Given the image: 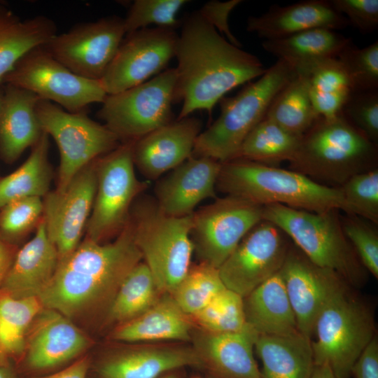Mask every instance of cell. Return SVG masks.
<instances>
[{"label":"cell","mask_w":378,"mask_h":378,"mask_svg":"<svg viewBox=\"0 0 378 378\" xmlns=\"http://www.w3.org/2000/svg\"><path fill=\"white\" fill-rule=\"evenodd\" d=\"M15 253L14 245L0 237V286L13 261Z\"/></svg>","instance_id":"obj_50"},{"label":"cell","mask_w":378,"mask_h":378,"mask_svg":"<svg viewBox=\"0 0 378 378\" xmlns=\"http://www.w3.org/2000/svg\"><path fill=\"white\" fill-rule=\"evenodd\" d=\"M342 115L370 141H378V90L354 91L342 109Z\"/></svg>","instance_id":"obj_45"},{"label":"cell","mask_w":378,"mask_h":378,"mask_svg":"<svg viewBox=\"0 0 378 378\" xmlns=\"http://www.w3.org/2000/svg\"><path fill=\"white\" fill-rule=\"evenodd\" d=\"M43 214L41 197H27L12 201L0 209V237L13 243L36 228Z\"/></svg>","instance_id":"obj_42"},{"label":"cell","mask_w":378,"mask_h":378,"mask_svg":"<svg viewBox=\"0 0 378 378\" xmlns=\"http://www.w3.org/2000/svg\"><path fill=\"white\" fill-rule=\"evenodd\" d=\"M88 369V360L83 358L59 372L40 378H85Z\"/></svg>","instance_id":"obj_49"},{"label":"cell","mask_w":378,"mask_h":378,"mask_svg":"<svg viewBox=\"0 0 378 378\" xmlns=\"http://www.w3.org/2000/svg\"><path fill=\"white\" fill-rule=\"evenodd\" d=\"M195 378H200V377H195Z\"/></svg>","instance_id":"obj_55"},{"label":"cell","mask_w":378,"mask_h":378,"mask_svg":"<svg viewBox=\"0 0 378 378\" xmlns=\"http://www.w3.org/2000/svg\"><path fill=\"white\" fill-rule=\"evenodd\" d=\"M193 317L203 330L214 332H235L248 327L244 298L226 288Z\"/></svg>","instance_id":"obj_39"},{"label":"cell","mask_w":378,"mask_h":378,"mask_svg":"<svg viewBox=\"0 0 378 378\" xmlns=\"http://www.w3.org/2000/svg\"><path fill=\"white\" fill-rule=\"evenodd\" d=\"M221 164L212 158L191 155L155 186L160 209L169 216H186L204 200L216 198Z\"/></svg>","instance_id":"obj_19"},{"label":"cell","mask_w":378,"mask_h":378,"mask_svg":"<svg viewBox=\"0 0 378 378\" xmlns=\"http://www.w3.org/2000/svg\"><path fill=\"white\" fill-rule=\"evenodd\" d=\"M341 188L346 213L378 223V170L376 168L351 176Z\"/></svg>","instance_id":"obj_40"},{"label":"cell","mask_w":378,"mask_h":378,"mask_svg":"<svg viewBox=\"0 0 378 378\" xmlns=\"http://www.w3.org/2000/svg\"><path fill=\"white\" fill-rule=\"evenodd\" d=\"M59 263L42 218L34 236L16 252L0 289L15 298L36 296L52 279Z\"/></svg>","instance_id":"obj_24"},{"label":"cell","mask_w":378,"mask_h":378,"mask_svg":"<svg viewBox=\"0 0 378 378\" xmlns=\"http://www.w3.org/2000/svg\"><path fill=\"white\" fill-rule=\"evenodd\" d=\"M1 178V177H0Z\"/></svg>","instance_id":"obj_56"},{"label":"cell","mask_w":378,"mask_h":378,"mask_svg":"<svg viewBox=\"0 0 378 378\" xmlns=\"http://www.w3.org/2000/svg\"><path fill=\"white\" fill-rule=\"evenodd\" d=\"M288 251L284 233L262 220L219 267L221 280L226 288L245 298L280 271Z\"/></svg>","instance_id":"obj_16"},{"label":"cell","mask_w":378,"mask_h":378,"mask_svg":"<svg viewBox=\"0 0 378 378\" xmlns=\"http://www.w3.org/2000/svg\"><path fill=\"white\" fill-rule=\"evenodd\" d=\"M0 112V158L7 164L15 162L32 148L43 134L36 106L40 98L34 93L10 84H4Z\"/></svg>","instance_id":"obj_25"},{"label":"cell","mask_w":378,"mask_h":378,"mask_svg":"<svg viewBox=\"0 0 378 378\" xmlns=\"http://www.w3.org/2000/svg\"><path fill=\"white\" fill-rule=\"evenodd\" d=\"M141 260L128 221L111 242L99 243L85 237L59 262L38 298L44 308L69 318L109 307L124 279Z\"/></svg>","instance_id":"obj_2"},{"label":"cell","mask_w":378,"mask_h":378,"mask_svg":"<svg viewBox=\"0 0 378 378\" xmlns=\"http://www.w3.org/2000/svg\"><path fill=\"white\" fill-rule=\"evenodd\" d=\"M10 84L36 94L70 113H83L107 96L100 80L81 77L64 66L41 46L23 55L5 76Z\"/></svg>","instance_id":"obj_12"},{"label":"cell","mask_w":378,"mask_h":378,"mask_svg":"<svg viewBox=\"0 0 378 378\" xmlns=\"http://www.w3.org/2000/svg\"><path fill=\"white\" fill-rule=\"evenodd\" d=\"M263 206L226 195L192 214L190 237L201 260L218 269L245 235L263 220Z\"/></svg>","instance_id":"obj_13"},{"label":"cell","mask_w":378,"mask_h":378,"mask_svg":"<svg viewBox=\"0 0 378 378\" xmlns=\"http://www.w3.org/2000/svg\"><path fill=\"white\" fill-rule=\"evenodd\" d=\"M309 378H337V377L329 366L314 365Z\"/></svg>","instance_id":"obj_51"},{"label":"cell","mask_w":378,"mask_h":378,"mask_svg":"<svg viewBox=\"0 0 378 378\" xmlns=\"http://www.w3.org/2000/svg\"><path fill=\"white\" fill-rule=\"evenodd\" d=\"M346 289L337 293L320 312L311 340L314 365L329 366L337 378L350 377L356 360L375 336L370 309Z\"/></svg>","instance_id":"obj_8"},{"label":"cell","mask_w":378,"mask_h":378,"mask_svg":"<svg viewBox=\"0 0 378 378\" xmlns=\"http://www.w3.org/2000/svg\"><path fill=\"white\" fill-rule=\"evenodd\" d=\"M298 330L311 340L315 321L346 282L332 270L316 265L301 251L288 250L279 271Z\"/></svg>","instance_id":"obj_18"},{"label":"cell","mask_w":378,"mask_h":378,"mask_svg":"<svg viewBox=\"0 0 378 378\" xmlns=\"http://www.w3.org/2000/svg\"><path fill=\"white\" fill-rule=\"evenodd\" d=\"M49 146V136L43 132L27 160L13 173L0 178V209L19 199L43 198L50 192L53 174Z\"/></svg>","instance_id":"obj_32"},{"label":"cell","mask_w":378,"mask_h":378,"mask_svg":"<svg viewBox=\"0 0 378 378\" xmlns=\"http://www.w3.org/2000/svg\"><path fill=\"white\" fill-rule=\"evenodd\" d=\"M0 378H13L12 374L5 367V365L0 364Z\"/></svg>","instance_id":"obj_52"},{"label":"cell","mask_w":378,"mask_h":378,"mask_svg":"<svg viewBox=\"0 0 378 378\" xmlns=\"http://www.w3.org/2000/svg\"><path fill=\"white\" fill-rule=\"evenodd\" d=\"M178 34L165 27L144 28L125 34L99 80L108 94L141 84L175 57Z\"/></svg>","instance_id":"obj_15"},{"label":"cell","mask_w":378,"mask_h":378,"mask_svg":"<svg viewBox=\"0 0 378 378\" xmlns=\"http://www.w3.org/2000/svg\"><path fill=\"white\" fill-rule=\"evenodd\" d=\"M347 239L360 262L375 278H378V234L369 221L354 215L342 220Z\"/></svg>","instance_id":"obj_44"},{"label":"cell","mask_w":378,"mask_h":378,"mask_svg":"<svg viewBox=\"0 0 378 378\" xmlns=\"http://www.w3.org/2000/svg\"><path fill=\"white\" fill-rule=\"evenodd\" d=\"M350 41L335 30L316 28L281 38L264 40L262 46L297 74L306 76L320 63L337 58Z\"/></svg>","instance_id":"obj_26"},{"label":"cell","mask_w":378,"mask_h":378,"mask_svg":"<svg viewBox=\"0 0 378 378\" xmlns=\"http://www.w3.org/2000/svg\"><path fill=\"white\" fill-rule=\"evenodd\" d=\"M158 378H178V377L172 372H167Z\"/></svg>","instance_id":"obj_54"},{"label":"cell","mask_w":378,"mask_h":378,"mask_svg":"<svg viewBox=\"0 0 378 378\" xmlns=\"http://www.w3.org/2000/svg\"><path fill=\"white\" fill-rule=\"evenodd\" d=\"M216 189L261 206L282 204L312 212L346 211L340 187L321 183L293 170L235 158L221 162Z\"/></svg>","instance_id":"obj_3"},{"label":"cell","mask_w":378,"mask_h":378,"mask_svg":"<svg viewBox=\"0 0 378 378\" xmlns=\"http://www.w3.org/2000/svg\"><path fill=\"white\" fill-rule=\"evenodd\" d=\"M349 25L347 18L334 8L330 1L306 0L286 6L274 5L261 15L251 16L246 29L265 40H272L312 29L336 31Z\"/></svg>","instance_id":"obj_23"},{"label":"cell","mask_w":378,"mask_h":378,"mask_svg":"<svg viewBox=\"0 0 378 378\" xmlns=\"http://www.w3.org/2000/svg\"><path fill=\"white\" fill-rule=\"evenodd\" d=\"M244 305L246 324L258 335H283L299 332L279 272L244 298Z\"/></svg>","instance_id":"obj_28"},{"label":"cell","mask_w":378,"mask_h":378,"mask_svg":"<svg viewBox=\"0 0 378 378\" xmlns=\"http://www.w3.org/2000/svg\"><path fill=\"white\" fill-rule=\"evenodd\" d=\"M175 57V102H182L177 120L197 110L210 115L227 92L267 70L258 57L227 41L199 11L184 20Z\"/></svg>","instance_id":"obj_1"},{"label":"cell","mask_w":378,"mask_h":378,"mask_svg":"<svg viewBox=\"0 0 378 378\" xmlns=\"http://www.w3.org/2000/svg\"><path fill=\"white\" fill-rule=\"evenodd\" d=\"M97 187L96 160L85 167L61 192H49L43 198V218L59 262L81 242L89 220Z\"/></svg>","instance_id":"obj_17"},{"label":"cell","mask_w":378,"mask_h":378,"mask_svg":"<svg viewBox=\"0 0 378 378\" xmlns=\"http://www.w3.org/2000/svg\"><path fill=\"white\" fill-rule=\"evenodd\" d=\"M188 1L136 0L124 18L126 34L147 28L149 24L175 29L179 25L176 14Z\"/></svg>","instance_id":"obj_43"},{"label":"cell","mask_w":378,"mask_h":378,"mask_svg":"<svg viewBox=\"0 0 378 378\" xmlns=\"http://www.w3.org/2000/svg\"><path fill=\"white\" fill-rule=\"evenodd\" d=\"M201 125L200 120L188 116L172 121L133 142L134 166L151 180L174 169L192 155Z\"/></svg>","instance_id":"obj_20"},{"label":"cell","mask_w":378,"mask_h":378,"mask_svg":"<svg viewBox=\"0 0 378 378\" xmlns=\"http://www.w3.org/2000/svg\"><path fill=\"white\" fill-rule=\"evenodd\" d=\"M34 323L25 345L27 363L32 369L60 365L78 356L89 345L83 332L57 311L43 307Z\"/></svg>","instance_id":"obj_21"},{"label":"cell","mask_w":378,"mask_h":378,"mask_svg":"<svg viewBox=\"0 0 378 378\" xmlns=\"http://www.w3.org/2000/svg\"><path fill=\"white\" fill-rule=\"evenodd\" d=\"M241 2L240 0H232L225 2L211 1L206 3L198 10L216 30L218 29L220 31L222 36L223 34L225 35L228 41L238 47H241V45L230 31L228 17L234 8Z\"/></svg>","instance_id":"obj_47"},{"label":"cell","mask_w":378,"mask_h":378,"mask_svg":"<svg viewBox=\"0 0 378 378\" xmlns=\"http://www.w3.org/2000/svg\"><path fill=\"white\" fill-rule=\"evenodd\" d=\"M163 294L144 314L120 326L113 337L127 342L190 340L191 326L188 316L179 309L170 294Z\"/></svg>","instance_id":"obj_31"},{"label":"cell","mask_w":378,"mask_h":378,"mask_svg":"<svg viewBox=\"0 0 378 378\" xmlns=\"http://www.w3.org/2000/svg\"><path fill=\"white\" fill-rule=\"evenodd\" d=\"M129 222L159 290L172 294L191 267L192 214L169 216L160 209L155 200L144 197L134 201Z\"/></svg>","instance_id":"obj_6"},{"label":"cell","mask_w":378,"mask_h":378,"mask_svg":"<svg viewBox=\"0 0 378 378\" xmlns=\"http://www.w3.org/2000/svg\"><path fill=\"white\" fill-rule=\"evenodd\" d=\"M262 218L290 237L313 263L333 270L346 281L360 279L361 265L344 234L338 210L312 212L275 204L263 206Z\"/></svg>","instance_id":"obj_7"},{"label":"cell","mask_w":378,"mask_h":378,"mask_svg":"<svg viewBox=\"0 0 378 378\" xmlns=\"http://www.w3.org/2000/svg\"><path fill=\"white\" fill-rule=\"evenodd\" d=\"M43 132L52 136L59 152L57 192L65 190L85 167L116 148L118 138L106 125L90 118L85 112L70 113L40 99L36 106Z\"/></svg>","instance_id":"obj_9"},{"label":"cell","mask_w":378,"mask_h":378,"mask_svg":"<svg viewBox=\"0 0 378 378\" xmlns=\"http://www.w3.org/2000/svg\"><path fill=\"white\" fill-rule=\"evenodd\" d=\"M125 34L124 18L111 15L76 24L43 47L73 73L99 80Z\"/></svg>","instance_id":"obj_14"},{"label":"cell","mask_w":378,"mask_h":378,"mask_svg":"<svg viewBox=\"0 0 378 378\" xmlns=\"http://www.w3.org/2000/svg\"><path fill=\"white\" fill-rule=\"evenodd\" d=\"M257 335L248 326L235 332L202 330L194 337L193 349L216 378H262L253 355Z\"/></svg>","instance_id":"obj_22"},{"label":"cell","mask_w":378,"mask_h":378,"mask_svg":"<svg viewBox=\"0 0 378 378\" xmlns=\"http://www.w3.org/2000/svg\"><path fill=\"white\" fill-rule=\"evenodd\" d=\"M133 142L120 143L96 160L97 187L85 237L99 243L118 235L129 221L134 201L146 188L138 180Z\"/></svg>","instance_id":"obj_10"},{"label":"cell","mask_w":378,"mask_h":378,"mask_svg":"<svg viewBox=\"0 0 378 378\" xmlns=\"http://www.w3.org/2000/svg\"><path fill=\"white\" fill-rule=\"evenodd\" d=\"M296 75L290 66L278 59L235 96L222 98L218 118L198 135L192 155L220 162L236 158L243 141L265 117L274 97Z\"/></svg>","instance_id":"obj_5"},{"label":"cell","mask_w":378,"mask_h":378,"mask_svg":"<svg viewBox=\"0 0 378 378\" xmlns=\"http://www.w3.org/2000/svg\"><path fill=\"white\" fill-rule=\"evenodd\" d=\"M254 349L262 363V378H309L314 365L311 340L300 332L258 335Z\"/></svg>","instance_id":"obj_29"},{"label":"cell","mask_w":378,"mask_h":378,"mask_svg":"<svg viewBox=\"0 0 378 378\" xmlns=\"http://www.w3.org/2000/svg\"><path fill=\"white\" fill-rule=\"evenodd\" d=\"M300 138L265 117L247 135L236 158L270 166L290 162L296 153Z\"/></svg>","instance_id":"obj_36"},{"label":"cell","mask_w":378,"mask_h":378,"mask_svg":"<svg viewBox=\"0 0 378 378\" xmlns=\"http://www.w3.org/2000/svg\"><path fill=\"white\" fill-rule=\"evenodd\" d=\"M334 8L363 33L378 26V0H331Z\"/></svg>","instance_id":"obj_46"},{"label":"cell","mask_w":378,"mask_h":378,"mask_svg":"<svg viewBox=\"0 0 378 378\" xmlns=\"http://www.w3.org/2000/svg\"><path fill=\"white\" fill-rule=\"evenodd\" d=\"M351 375L354 378H378V340L376 335L356 360Z\"/></svg>","instance_id":"obj_48"},{"label":"cell","mask_w":378,"mask_h":378,"mask_svg":"<svg viewBox=\"0 0 378 378\" xmlns=\"http://www.w3.org/2000/svg\"><path fill=\"white\" fill-rule=\"evenodd\" d=\"M160 293L149 268L141 261L119 286L108 307L110 318L125 323L136 318L156 302Z\"/></svg>","instance_id":"obj_37"},{"label":"cell","mask_w":378,"mask_h":378,"mask_svg":"<svg viewBox=\"0 0 378 378\" xmlns=\"http://www.w3.org/2000/svg\"><path fill=\"white\" fill-rule=\"evenodd\" d=\"M57 34L54 21L42 15L22 20L0 3V85L18 61Z\"/></svg>","instance_id":"obj_30"},{"label":"cell","mask_w":378,"mask_h":378,"mask_svg":"<svg viewBox=\"0 0 378 378\" xmlns=\"http://www.w3.org/2000/svg\"><path fill=\"white\" fill-rule=\"evenodd\" d=\"M4 87L3 84V85H0V112L1 110L3 101H4Z\"/></svg>","instance_id":"obj_53"},{"label":"cell","mask_w":378,"mask_h":378,"mask_svg":"<svg viewBox=\"0 0 378 378\" xmlns=\"http://www.w3.org/2000/svg\"><path fill=\"white\" fill-rule=\"evenodd\" d=\"M225 288L218 270L200 262L190 267L170 295L186 315L193 316Z\"/></svg>","instance_id":"obj_38"},{"label":"cell","mask_w":378,"mask_h":378,"mask_svg":"<svg viewBox=\"0 0 378 378\" xmlns=\"http://www.w3.org/2000/svg\"><path fill=\"white\" fill-rule=\"evenodd\" d=\"M186 366H202L193 349L148 347L115 355L106 360L99 371L102 378H158Z\"/></svg>","instance_id":"obj_27"},{"label":"cell","mask_w":378,"mask_h":378,"mask_svg":"<svg viewBox=\"0 0 378 378\" xmlns=\"http://www.w3.org/2000/svg\"><path fill=\"white\" fill-rule=\"evenodd\" d=\"M43 307L36 296L15 298L0 289V364L25 349L27 331Z\"/></svg>","instance_id":"obj_33"},{"label":"cell","mask_w":378,"mask_h":378,"mask_svg":"<svg viewBox=\"0 0 378 378\" xmlns=\"http://www.w3.org/2000/svg\"><path fill=\"white\" fill-rule=\"evenodd\" d=\"M337 59L346 71L354 91L378 90L377 41L362 48L351 41Z\"/></svg>","instance_id":"obj_41"},{"label":"cell","mask_w":378,"mask_h":378,"mask_svg":"<svg viewBox=\"0 0 378 378\" xmlns=\"http://www.w3.org/2000/svg\"><path fill=\"white\" fill-rule=\"evenodd\" d=\"M265 118L301 137L319 118L312 105L308 78L297 74L276 94Z\"/></svg>","instance_id":"obj_34"},{"label":"cell","mask_w":378,"mask_h":378,"mask_svg":"<svg viewBox=\"0 0 378 378\" xmlns=\"http://www.w3.org/2000/svg\"><path fill=\"white\" fill-rule=\"evenodd\" d=\"M376 144L342 114L319 117L300 140L290 161L293 171L341 187L351 176L374 169Z\"/></svg>","instance_id":"obj_4"},{"label":"cell","mask_w":378,"mask_h":378,"mask_svg":"<svg viewBox=\"0 0 378 378\" xmlns=\"http://www.w3.org/2000/svg\"><path fill=\"white\" fill-rule=\"evenodd\" d=\"M176 83V68L168 69L141 84L108 94L97 116L120 142H134L172 122Z\"/></svg>","instance_id":"obj_11"},{"label":"cell","mask_w":378,"mask_h":378,"mask_svg":"<svg viewBox=\"0 0 378 378\" xmlns=\"http://www.w3.org/2000/svg\"><path fill=\"white\" fill-rule=\"evenodd\" d=\"M314 108L318 117L332 118L342 109L353 88L349 76L337 58L324 61L306 76Z\"/></svg>","instance_id":"obj_35"}]
</instances>
